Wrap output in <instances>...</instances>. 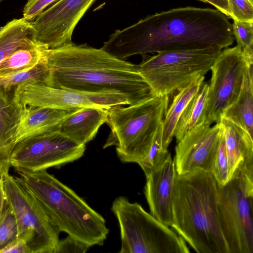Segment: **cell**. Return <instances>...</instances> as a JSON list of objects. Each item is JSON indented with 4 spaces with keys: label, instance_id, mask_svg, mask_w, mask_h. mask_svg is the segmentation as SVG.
<instances>
[{
    "label": "cell",
    "instance_id": "cell-22",
    "mask_svg": "<svg viewBox=\"0 0 253 253\" xmlns=\"http://www.w3.org/2000/svg\"><path fill=\"white\" fill-rule=\"evenodd\" d=\"M23 108L8 92L0 94V150L12 149Z\"/></svg>",
    "mask_w": 253,
    "mask_h": 253
},
{
    "label": "cell",
    "instance_id": "cell-37",
    "mask_svg": "<svg viewBox=\"0 0 253 253\" xmlns=\"http://www.w3.org/2000/svg\"><path fill=\"white\" fill-rule=\"evenodd\" d=\"M3 0H0V2L3 1Z\"/></svg>",
    "mask_w": 253,
    "mask_h": 253
},
{
    "label": "cell",
    "instance_id": "cell-15",
    "mask_svg": "<svg viewBox=\"0 0 253 253\" xmlns=\"http://www.w3.org/2000/svg\"><path fill=\"white\" fill-rule=\"evenodd\" d=\"M14 99L22 107H44L61 109L101 108L91 102L86 94L54 88L43 84L22 85L13 91Z\"/></svg>",
    "mask_w": 253,
    "mask_h": 253
},
{
    "label": "cell",
    "instance_id": "cell-8",
    "mask_svg": "<svg viewBox=\"0 0 253 253\" xmlns=\"http://www.w3.org/2000/svg\"><path fill=\"white\" fill-rule=\"evenodd\" d=\"M111 211L120 230V253H189L184 239L136 202L124 196L113 201Z\"/></svg>",
    "mask_w": 253,
    "mask_h": 253
},
{
    "label": "cell",
    "instance_id": "cell-33",
    "mask_svg": "<svg viewBox=\"0 0 253 253\" xmlns=\"http://www.w3.org/2000/svg\"><path fill=\"white\" fill-rule=\"evenodd\" d=\"M32 253L27 243L23 240L17 238L2 250L0 253Z\"/></svg>",
    "mask_w": 253,
    "mask_h": 253
},
{
    "label": "cell",
    "instance_id": "cell-13",
    "mask_svg": "<svg viewBox=\"0 0 253 253\" xmlns=\"http://www.w3.org/2000/svg\"><path fill=\"white\" fill-rule=\"evenodd\" d=\"M211 125L204 123L177 142L173 160L178 175L197 170L211 172L222 133L220 123Z\"/></svg>",
    "mask_w": 253,
    "mask_h": 253
},
{
    "label": "cell",
    "instance_id": "cell-9",
    "mask_svg": "<svg viewBox=\"0 0 253 253\" xmlns=\"http://www.w3.org/2000/svg\"><path fill=\"white\" fill-rule=\"evenodd\" d=\"M6 202L18 227V238L32 253H55L60 233L47 212L28 188L8 172L1 177Z\"/></svg>",
    "mask_w": 253,
    "mask_h": 253
},
{
    "label": "cell",
    "instance_id": "cell-28",
    "mask_svg": "<svg viewBox=\"0 0 253 253\" xmlns=\"http://www.w3.org/2000/svg\"><path fill=\"white\" fill-rule=\"evenodd\" d=\"M18 227L13 211L5 202L0 219V252L18 238Z\"/></svg>",
    "mask_w": 253,
    "mask_h": 253
},
{
    "label": "cell",
    "instance_id": "cell-6",
    "mask_svg": "<svg viewBox=\"0 0 253 253\" xmlns=\"http://www.w3.org/2000/svg\"><path fill=\"white\" fill-rule=\"evenodd\" d=\"M217 187L218 220L229 253H253V158L244 160Z\"/></svg>",
    "mask_w": 253,
    "mask_h": 253
},
{
    "label": "cell",
    "instance_id": "cell-7",
    "mask_svg": "<svg viewBox=\"0 0 253 253\" xmlns=\"http://www.w3.org/2000/svg\"><path fill=\"white\" fill-rule=\"evenodd\" d=\"M223 48L217 45L188 50L166 51L143 56L137 69L154 96L172 94L205 75Z\"/></svg>",
    "mask_w": 253,
    "mask_h": 253
},
{
    "label": "cell",
    "instance_id": "cell-20",
    "mask_svg": "<svg viewBox=\"0 0 253 253\" xmlns=\"http://www.w3.org/2000/svg\"><path fill=\"white\" fill-rule=\"evenodd\" d=\"M48 49L31 38L0 63V77L35 67L45 59Z\"/></svg>",
    "mask_w": 253,
    "mask_h": 253
},
{
    "label": "cell",
    "instance_id": "cell-12",
    "mask_svg": "<svg viewBox=\"0 0 253 253\" xmlns=\"http://www.w3.org/2000/svg\"><path fill=\"white\" fill-rule=\"evenodd\" d=\"M97 0H57L31 21L32 38L48 48L71 43L74 29Z\"/></svg>",
    "mask_w": 253,
    "mask_h": 253
},
{
    "label": "cell",
    "instance_id": "cell-10",
    "mask_svg": "<svg viewBox=\"0 0 253 253\" xmlns=\"http://www.w3.org/2000/svg\"><path fill=\"white\" fill-rule=\"evenodd\" d=\"M85 150V145L55 130L16 143L9 161L15 169L36 171L73 162L81 158Z\"/></svg>",
    "mask_w": 253,
    "mask_h": 253
},
{
    "label": "cell",
    "instance_id": "cell-36",
    "mask_svg": "<svg viewBox=\"0 0 253 253\" xmlns=\"http://www.w3.org/2000/svg\"><path fill=\"white\" fill-rule=\"evenodd\" d=\"M5 202L6 200L1 177L0 178V219L2 214Z\"/></svg>",
    "mask_w": 253,
    "mask_h": 253
},
{
    "label": "cell",
    "instance_id": "cell-38",
    "mask_svg": "<svg viewBox=\"0 0 253 253\" xmlns=\"http://www.w3.org/2000/svg\"><path fill=\"white\" fill-rule=\"evenodd\" d=\"M1 92H2L1 91H0V94Z\"/></svg>",
    "mask_w": 253,
    "mask_h": 253
},
{
    "label": "cell",
    "instance_id": "cell-26",
    "mask_svg": "<svg viewBox=\"0 0 253 253\" xmlns=\"http://www.w3.org/2000/svg\"><path fill=\"white\" fill-rule=\"evenodd\" d=\"M168 149L162 144V122L152 145L145 158L138 164L146 176L159 168L165 161L169 154Z\"/></svg>",
    "mask_w": 253,
    "mask_h": 253
},
{
    "label": "cell",
    "instance_id": "cell-4",
    "mask_svg": "<svg viewBox=\"0 0 253 253\" xmlns=\"http://www.w3.org/2000/svg\"><path fill=\"white\" fill-rule=\"evenodd\" d=\"M18 179L47 212L60 232L89 247L101 246L109 230L103 217L46 169H15Z\"/></svg>",
    "mask_w": 253,
    "mask_h": 253
},
{
    "label": "cell",
    "instance_id": "cell-14",
    "mask_svg": "<svg viewBox=\"0 0 253 253\" xmlns=\"http://www.w3.org/2000/svg\"><path fill=\"white\" fill-rule=\"evenodd\" d=\"M177 172L170 153L164 163L146 176L144 194L150 213L168 226L172 223V205Z\"/></svg>",
    "mask_w": 253,
    "mask_h": 253
},
{
    "label": "cell",
    "instance_id": "cell-21",
    "mask_svg": "<svg viewBox=\"0 0 253 253\" xmlns=\"http://www.w3.org/2000/svg\"><path fill=\"white\" fill-rule=\"evenodd\" d=\"M201 76L189 83L178 90L173 97L162 121V144L165 149L171 142L176 125L184 109L199 91L204 82Z\"/></svg>",
    "mask_w": 253,
    "mask_h": 253
},
{
    "label": "cell",
    "instance_id": "cell-16",
    "mask_svg": "<svg viewBox=\"0 0 253 253\" xmlns=\"http://www.w3.org/2000/svg\"><path fill=\"white\" fill-rule=\"evenodd\" d=\"M107 109L86 107L75 110L59 124L57 130L85 145L92 140L107 119Z\"/></svg>",
    "mask_w": 253,
    "mask_h": 253
},
{
    "label": "cell",
    "instance_id": "cell-35",
    "mask_svg": "<svg viewBox=\"0 0 253 253\" xmlns=\"http://www.w3.org/2000/svg\"><path fill=\"white\" fill-rule=\"evenodd\" d=\"M214 6L228 18H230V11L228 3V0H199Z\"/></svg>",
    "mask_w": 253,
    "mask_h": 253
},
{
    "label": "cell",
    "instance_id": "cell-24",
    "mask_svg": "<svg viewBox=\"0 0 253 253\" xmlns=\"http://www.w3.org/2000/svg\"><path fill=\"white\" fill-rule=\"evenodd\" d=\"M31 21L14 19L0 28V63L32 38Z\"/></svg>",
    "mask_w": 253,
    "mask_h": 253
},
{
    "label": "cell",
    "instance_id": "cell-19",
    "mask_svg": "<svg viewBox=\"0 0 253 253\" xmlns=\"http://www.w3.org/2000/svg\"><path fill=\"white\" fill-rule=\"evenodd\" d=\"M220 124L224 137L230 178L241 163L253 158V139L240 126L224 118Z\"/></svg>",
    "mask_w": 253,
    "mask_h": 253
},
{
    "label": "cell",
    "instance_id": "cell-11",
    "mask_svg": "<svg viewBox=\"0 0 253 253\" xmlns=\"http://www.w3.org/2000/svg\"><path fill=\"white\" fill-rule=\"evenodd\" d=\"M253 63L237 45L222 49L212 65L205 109V122L219 124L224 111L237 99L248 64Z\"/></svg>",
    "mask_w": 253,
    "mask_h": 253
},
{
    "label": "cell",
    "instance_id": "cell-23",
    "mask_svg": "<svg viewBox=\"0 0 253 253\" xmlns=\"http://www.w3.org/2000/svg\"><path fill=\"white\" fill-rule=\"evenodd\" d=\"M209 84L204 82L181 114L173 131L176 142L186 134L205 122V109Z\"/></svg>",
    "mask_w": 253,
    "mask_h": 253
},
{
    "label": "cell",
    "instance_id": "cell-2",
    "mask_svg": "<svg viewBox=\"0 0 253 253\" xmlns=\"http://www.w3.org/2000/svg\"><path fill=\"white\" fill-rule=\"evenodd\" d=\"M48 86L83 93L122 94L130 105L153 95L138 73L137 65L118 58L101 48L73 42L48 49Z\"/></svg>",
    "mask_w": 253,
    "mask_h": 253
},
{
    "label": "cell",
    "instance_id": "cell-27",
    "mask_svg": "<svg viewBox=\"0 0 253 253\" xmlns=\"http://www.w3.org/2000/svg\"><path fill=\"white\" fill-rule=\"evenodd\" d=\"M233 35L245 57L253 61V22L234 20Z\"/></svg>",
    "mask_w": 253,
    "mask_h": 253
},
{
    "label": "cell",
    "instance_id": "cell-18",
    "mask_svg": "<svg viewBox=\"0 0 253 253\" xmlns=\"http://www.w3.org/2000/svg\"><path fill=\"white\" fill-rule=\"evenodd\" d=\"M222 118L240 126L253 137V63H250L247 66L238 96L224 111Z\"/></svg>",
    "mask_w": 253,
    "mask_h": 253
},
{
    "label": "cell",
    "instance_id": "cell-25",
    "mask_svg": "<svg viewBox=\"0 0 253 253\" xmlns=\"http://www.w3.org/2000/svg\"><path fill=\"white\" fill-rule=\"evenodd\" d=\"M48 76V68L45 58L41 63L29 70L0 77V91L7 93L19 86L28 84H46Z\"/></svg>",
    "mask_w": 253,
    "mask_h": 253
},
{
    "label": "cell",
    "instance_id": "cell-3",
    "mask_svg": "<svg viewBox=\"0 0 253 253\" xmlns=\"http://www.w3.org/2000/svg\"><path fill=\"white\" fill-rule=\"evenodd\" d=\"M217 191L210 172L177 174L170 226L198 253H229L218 220Z\"/></svg>",
    "mask_w": 253,
    "mask_h": 253
},
{
    "label": "cell",
    "instance_id": "cell-34",
    "mask_svg": "<svg viewBox=\"0 0 253 253\" xmlns=\"http://www.w3.org/2000/svg\"><path fill=\"white\" fill-rule=\"evenodd\" d=\"M12 149L0 150V178L8 172L10 164L9 157Z\"/></svg>",
    "mask_w": 253,
    "mask_h": 253
},
{
    "label": "cell",
    "instance_id": "cell-32",
    "mask_svg": "<svg viewBox=\"0 0 253 253\" xmlns=\"http://www.w3.org/2000/svg\"><path fill=\"white\" fill-rule=\"evenodd\" d=\"M90 247L79 240L68 235L59 241L55 253H84Z\"/></svg>",
    "mask_w": 253,
    "mask_h": 253
},
{
    "label": "cell",
    "instance_id": "cell-5",
    "mask_svg": "<svg viewBox=\"0 0 253 253\" xmlns=\"http://www.w3.org/2000/svg\"><path fill=\"white\" fill-rule=\"evenodd\" d=\"M169 103V96L152 95L127 107L107 109L111 131L103 148L114 146L122 162L139 163L152 145Z\"/></svg>",
    "mask_w": 253,
    "mask_h": 253
},
{
    "label": "cell",
    "instance_id": "cell-30",
    "mask_svg": "<svg viewBox=\"0 0 253 253\" xmlns=\"http://www.w3.org/2000/svg\"><path fill=\"white\" fill-rule=\"evenodd\" d=\"M228 3L233 20L253 22V0H228Z\"/></svg>",
    "mask_w": 253,
    "mask_h": 253
},
{
    "label": "cell",
    "instance_id": "cell-29",
    "mask_svg": "<svg viewBox=\"0 0 253 253\" xmlns=\"http://www.w3.org/2000/svg\"><path fill=\"white\" fill-rule=\"evenodd\" d=\"M211 173L217 183L220 185L226 184L230 179L222 130L219 146L212 162Z\"/></svg>",
    "mask_w": 253,
    "mask_h": 253
},
{
    "label": "cell",
    "instance_id": "cell-1",
    "mask_svg": "<svg viewBox=\"0 0 253 253\" xmlns=\"http://www.w3.org/2000/svg\"><path fill=\"white\" fill-rule=\"evenodd\" d=\"M234 40L232 24L223 13L210 8L186 6L148 15L117 30L101 48L124 60L136 54L215 45L224 49Z\"/></svg>",
    "mask_w": 253,
    "mask_h": 253
},
{
    "label": "cell",
    "instance_id": "cell-17",
    "mask_svg": "<svg viewBox=\"0 0 253 253\" xmlns=\"http://www.w3.org/2000/svg\"><path fill=\"white\" fill-rule=\"evenodd\" d=\"M75 110L23 107L15 133L14 145L25 138L56 130L60 122Z\"/></svg>",
    "mask_w": 253,
    "mask_h": 253
},
{
    "label": "cell",
    "instance_id": "cell-31",
    "mask_svg": "<svg viewBox=\"0 0 253 253\" xmlns=\"http://www.w3.org/2000/svg\"><path fill=\"white\" fill-rule=\"evenodd\" d=\"M57 0H28L25 5L23 15L25 19L32 21L44 9Z\"/></svg>",
    "mask_w": 253,
    "mask_h": 253
}]
</instances>
